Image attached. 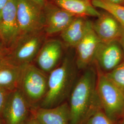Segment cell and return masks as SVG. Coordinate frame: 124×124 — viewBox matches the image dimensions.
Listing matches in <instances>:
<instances>
[{"mask_svg": "<svg viewBox=\"0 0 124 124\" xmlns=\"http://www.w3.org/2000/svg\"><path fill=\"white\" fill-rule=\"evenodd\" d=\"M97 73L87 69L76 83L71 92L69 108L70 124H82L89 115L101 107L97 93Z\"/></svg>", "mask_w": 124, "mask_h": 124, "instance_id": "obj_1", "label": "cell"}, {"mask_svg": "<svg viewBox=\"0 0 124 124\" xmlns=\"http://www.w3.org/2000/svg\"><path fill=\"white\" fill-rule=\"evenodd\" d=\"M74 76V66L66 58L59 66L50 72L47 92L41 101V107L49 108L61 104L69 92Z\"/></svg>", "mask_w": 124, "mask_h": 124, "instance_id": "obj_2", "label": "cell"}, {"mask_svg": "<svg viewBox=\"0 0 124 124\" xmlns=\"http://www.w3.org/2000/svg\"><path fill=\"white\" fill-rule=\"evenodd\" d=\"M97 93L102 110L113 122L124 111V94L98 67Z\"/></svg>", "mask_w": 124, "mask_h": 124, "instance_id": "obj_3", "label": "cell"}, {"mask_svg": "<svg viewBox=\"0 0 124 124\" xmlns=\"http://www.w3.org/2000/svg\"><path fill=\"white\" fill-rule=\"evenodd\" d=\"M45 73L31 63L22 66L18 89L30 106L42 101L46 94L48 77Z\"/></svg>", "mask_w": 124, "mask_h": 124, "instance_id": "obj_4", "label": "cell"}, {"mask_svg": "<svg viewBox=\"0 0 124 124\" xmlns=\"http://www.w3.org/2000/svg\"><path fill=\"white\" fill-rule=\"evenodd\" d=\"M17 14L18 40L24 36L40 33L44 29L43 10L31 0H17Z\"/></svg>", "mask_w": 124, "mask_h": 124, "instance_id": "obj_5", "label": "cell"}, {"mask_svg": "<svg viewBox=\"0 0 124 124\" xmlns=\"http://www.w3.org/2000/svg\"><path fill=\"white\" fill-rule=\"evenodd\" d=\"M43 40L40 32L22 37L5 57L10 62L20 66L31 63L39 53Z\"/></svg>", "mask_w": 124, "mask_h": 124, "instance_id": "obj_6", "label": "cell"}, {"mask_svg": "<svg viewBox=\"0 0 124 124\" xmlns=\"http://www.w3.org/2000/svg\"><path fill=\"white\" fill-rule=\"evenodd\" d=\"M30 105L18 89L8 94L1 117L5 124H24L28 119Z\"/></svg>", "mask_w": 124, "mask_h": 124, "instance_id": "obj_7", "label": "cell"}, {"mask_svg": "<svg viewBox=\"0 0 124 124\" xmlns=\"http://www.w3.org/2000/svg\"><path fill=\"white\" fill-rule=\"evenodd\" d=\"M19 36L17 0H9L0 18V40L6 48H12Z\"/></svg>", "mask_w": 124, "mask_h": 124, "instance_id": "obj_8", "label": "cell"}, {"mask_svg": "<svg viewBox=\"0 0 124 124\" xmlns=\"http://www.w3.org/2000/svg\"><path fill=\"white\" fill-rule=\"evenodd\" d=\"M101 40L93 30V23L88 21L85 33L76 47V64L80 69L86 68L94 60Z\"/></svg>", "mask_w": 124, "mask_h": 124, "instance_id": "obj_9", "label": "cell"}, {"mask_svg": "<svg viewBox=\"0 0 124 124\" xmlns=\"http://www.w3.org/2000/svg\"><path fill=\"white\" fill-rule=\"evenodd\" d=\"M44 29L48 35L61 33L77 17L54 4L46 3L43 8Z\"/></svg>", "mask_w": 124, "mask_h": 124, "instance_id": "obj_10", "label": "cell"}, {"mask_svg": "<svg viewBox=\"0 0 124 124\" xmlns=\"http://www.w3.org/2000/svg\"><path fill=\"white\" fill-rule=\"evenodd\" d=\"M123 52L117 41L101 42L98 47L94 60L102 71L106 73L113 70L122 62Z\"/></svg>", "mask_w": 124, "mask_h": 124, "instance_id": "obj_11", "label": "cell"}, {"mask_svg": "<svg viewBox=\"0 0 124 124\" xmlns=\"http://www.w3.org/2000/svg\"><path fill=\"white\" fill-rule=\"evenodd\" d=\"M93 23V30L102 42L117 41L122 31V25L110 13L105 11Z\"/></svg>", "mask_w": 124, "mask_h": 124, "instance_id": "obj_12", "label": "cell"}, {"mask_svg": "<svg viewBox=\"0 0 124 124\" xmlns=\"http://www.w3.org/2000/svg\"><path fill=\"white\" fill-rule=\"evenodd\" d=\"M62 45L57 40H50L42 45L37 55V63L45 73L51 72L55 69L62 56Z\"/></svg>", "mask_w": 124, "mask_h": 124, "instance_id": "obj_13", "label": "cell"}, {"mask_svg": "<svg viewBox=\"0 0 124 124\" xmlns=\"http://www.w3.org/2000/svg\"><path fill=\"white\" fill-rule=\"evenodd\" d=\"M34 117L40 124H70L69 105L65 102L52 108L40 107L35 111Z\"/></svg>", "mask_w": 124, "mask_h": 124, "instance_id": "obj_14", "label": "cell"}, {"mask_svg": "<svg viewBox=\"0 0 124 124\" xmlns=\"http://www.w3.org/2000/svg\"><path fill=\"white\" fill-rule=\"evenodd\" d=\"M22 70V66L14 64L5 57L0 61V88L8 92L18 89Z\"/></svg>", "mask_w": 124, "mask_h": 124, "instance_id": "obj_15", "label": "cell"}, {"mask_svg": "<svg viewBox=\"0 0 124 124\" xmlns=\"http://www.w3.org/2000/svg\"><path fill=\"white\" fill-rule=\"evenodd\" d=\"M54 4L76 16L98 18L101 13L92 3V0H52Z\"/></svg>", "mask_w": 124, "mask_h": 124, "instance_id": "obj_16", "label": "cell"}, {"mask_svg": "<svg viewBox=\"0 0 124 124\" xmlns=\"http://www.w3.org/2000/svg\"><path fill=\"white\" fill-rule=\"evenodd\" d=\"M88 21L83 17H76L60 33L63 42L69 46L76 47L84 36Z\"/></svg>", "mask_w": 124, "mask_h": 124, "instance_id": "obj_17", "label": "cell"}, {"mask_svg": "<svg viewBox=\"0 0 124 124\" xmlns=\"http://www.w3.org/2000/svg\"><path fill=\"white\" fill-rule=\"evenodd\" d=\"M94 7L110 13L124 27V6L115 4L105 0H92Z\"/></svg>", "mask_w": 124, "mask_h": 124, "instance_id": "obj_18", "label": "cell"}, {"mask_svg": "<svg viewBox=\"0 0 124 124\" xmlns=\"http://www.w3.org/2000/svg\"><path fill=\"white\" fill-rule=\"evenodd\" d=\"M105 74L107 78L124 94V61L113 70Z\"/></svg>", "mask_w": 124, "mask_h": 124, "instance_id": "obj_19", "label": "cell"}, {"mask_svg": "<svg viewBox=\"0 0 124 124\" xmlns=\"http://www.w3.org/2000/svg\"><path fill=\"white\" fill-rule=\"evenodd\" d=\"M84 124H113L112 121L104 113L101 107L93 112L85 120Z\"/></svg>", "mask_w": 124, "mask_h": 124, "instance_id": "obj_20", "label": "cell"}, {"mask_svg": "<svg viewBox=\"0 0 124 124\" xmlns=\"http://www.w3.org/2000/svg\"><path fill=\"white\" fill-rule=\"evenodd\" d=\"M9 93L0 88V116H1L2 110Z\"/></svg>", "mask_w": 124, "mask_h": 124, "instance_id": "obj_21", "label": "cell"}, {"mask_svg": "<svg viewBox=\"0 0 124 124\" xmlns=\"http://www.w3.org/2000/svg\"><path fill=\"white\" fill-rule=\"evenodd\" d=\"M119 43L120 44L121 48L122 49L123 52L124 53V27L122 26V31L120 38L119 39Z\"/></svg>", "mask_w": 124, "mask_h": 124, "instance_id": "obj_22", "label": "cell"}, {"mask_svg": "<svg viewBox=\"0 0 124 124\" xmlns=\"http://www.w3.org/2000/svg\"><path fill=\"white\" fill-rule=\"evenodd\" d=\"M5 47L0 40V61L5 57Z\"/></svg>", "mask_w": 124, "mask_h": 124, "instance_id": "obj_23", "label": "cell"}, {"mask_svg": "<svg viewBox=\"0 0 124 124\" xmlns=\"http://www.w3.org/2000/svg\"><path fill=\"white\" fill-rule=\"evenodd\" d=\"M31 0L33 1L34 3H35L36 4L39 6L42 9H43L47 3L46 0Z\"/></svg>", "mask_w": 124, "mask_h": 124, "instance_id": "obj_24", "label": "cell"}, {"mask_svg": "<svg viewBox=\"0 0 124 124\" xmlns=\"http://www.w3.org/2000/svg\"><path fill=\"white\" fill-rule=\"evenodd\" d=\"M9 0H0V18L1 17V13L5 6L7 4Z\"/></svg>", "mask_w": 124, "mask_h": 124, "instance_id": "obj_25", "label": "cell"}, {"mask_svg": "<svg viewBox=\"0 0 124 124\" xmlns=\"http://www.w3.org/2000/svg\"><path fill=\"white\" fill-rule=\"evenodd\" d=\"M108 2L115 4L124 5V0H105Z\"/></svg>", "mask_w": 124, "mask_h": 124, "instance_id": "obj_26", "label": "cell"}, {"mask_svg": "<svg viewBox=\"0 0 124 124\" xmlns=\"http://www.w3.org/2000/svg\"><path fill=\"white\" fill-rule=\"evenodd\" d=\"M24 124H40L38 121V120L36 119V118L33 117L30 119L27 120L26 123Z\"/></svg>", "mask_w": 124, "mask_h": 124, "instance_id": "obj_27", "label": "cell"}, {"mask_svg": "<svg viewBox=\"0 0 124 124\" xmlns=\"http://www.w3.org/2000/svg\"><path fill=\"white\" fill-rule=\"evenodd\" d=\"M123 124H124V116H123Z\"/></svg>", "mask_w": 124, "mask_h": 124, "instance_id": "obj_28", "label": "cell"}, {"mask_svg": "<svg viewBox=\"0 0 124 124\" xmlns=\"http://www.w3.org/2000/svg\"><path fill=\"white\" fill-rule=\"evenodd\" d=\"M0 124H2V123H1V122H0Z\"/></svg>", "mask_w": 124, "mask_h": 124, "instance_id": "obj_29", "label": "cell"}]
</instances>
